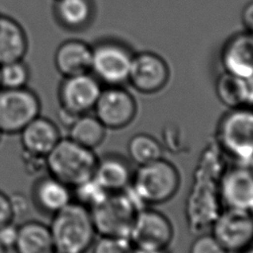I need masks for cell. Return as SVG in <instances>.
<instances>
[{"label": "cell", "instance_id": "cell-1", "mask_svg": "<svg viewBox=\"0 0 253 253\" xmlns=\"http://www.w3.org/2000/svg\"><path fill=\"white\" fill-rule=\"evenodd\" d=\"M49 229L58 253H86L97 234L90 211L74 201L51 216Z\"/></svg>", "mask_w": 253, "mask_h": 253}, {"label": "cell", "instance_id": "cell-2", "mask_svg": "<svg viewBox=\"0 0 253 253\" xmlns=\"http://www.w3.org/2000/svg\"><path fill=\"white\" fill-rule=\"evenodd\" d=\"M144 205L130 186L110 193L105 200L90 210L92 221L100 236L129 237L137 213Z\"/></svg>", "mask_w": 253, "mask_h": 253}, {"label": "cell", "instance_id": "cell-3", "mask_svg": "<svg viewBox=\"0 0 253 253\" xmlns=\"http://www.w3.org/2000/svg\"><path fill=\"white\" fill-rule=\"evenodd\" d=\"M98 156L68 136L61 137L45 157L47 174L73 188L93 177Z\"/></svg>", "mask_w": 253, "mask_h": 253}, {"label": "cell", "instance_id": "cell-4", "mask_svg": "<svg viewBox=\"0 0 253 253\" xmlns=\"http://www.w3.org/2000/svg\"><path fill=\"white\" fill-rule=\"evenodd\" d=\"M180 182L176 166L162 157L140 165L132 175L129 186L143 205H159L176 195Z\"/></svg>", "mask_w": 253, "mask_h": 253}, {"label": "cell", "instance_id": "cell-5", "mask_svg": "<svg viewBox=\"0 0 253 253\" xmlns=\"http://www.w3.org/2000/svg\"><path fill=\"white\" fill-rule=\"evenodd\" d=\"M217 137L228 156L247 166L253 160V110L244 106L230 109L219 122Z\"/></svg>", "mask_w": 253, "mask_h": 253}, {"label": "cell", "instance_id": "cell-6", "mask_svg": "<svg viewBox=\"0 0 253 253\" xmlns=\"http://www.w3.org/2000/svg\"><path fill=\"white\" fill-rule=\"evenodd\" d=\"M41 99L32 89L0 88L1 133L19 134L30 122L41 115Z\"/></svg>", "mask_w": 253, "mask_h": 253}, {"label": "cell", "instance_id": "cell-7", "mask_svg": "<svg viewBox=\"0 0 253 253\" xmlns=\"http://www.w3.org/2000/svg\"><path fill=\"white\" fill-rule=\"evenodd\" d=\"M132 51L116 41H103L92 46L91 73L109 86H121L128 80Z\"/></svg>", "mask_w": 253, "mask_h": 253}, {"label": "cell", "instance_id": "cell-8", "mask_svg": "<svg viewBox=\"0 0 253 253\" xmlns=\"http://www.w3.org/2000/svg\"><path fill=\"white\" fill-rule=\"evenodd\" d=\"M174 236L170 219L161 211L143 208L139 211L129 233L134 248L163 251Z\"/></svg>", "mask_w": 253, "mask_h": 253}, {"label": "cell", "instance_id": "cell-9", "mask_svg": "<svg viewBox=\"0 0 253 253\" xmlns=\"http://www.w3.org/2000/svg\"><path fill=\"white\" fill-rule=\"evenodd\" d=\"M227 253H238L253 243V220L248 211L226 208L212 223V233Z\"/></svg>", "mask_w": 253, "mask_h": 253}, {"label": "cell", "instance_id": "cell-10", "mask_svg": "<svg viewBox=\"0 0 253 253\" xmlns=\"http://www.w3.org/2000/svg\"><path fill=\"white\" fill-rule=\"evenodd\" d=\"M93 110L106 128L120 129L134 120L137 104L131 93L122 85L110 86L102 89Z\"/></svg>", "mask_w": 253, "mask_h": 253}, {"label": "cell", "instance_id": "cell-11", "mask_svg": "<svg viewBox=\"0 0 253 253\" xmlns=\"http://www.w3.org/2000/svg\"><path fill=\"white\" fill-rule=\"evenodd\" d=\"M101 91V82L91 72L63 77L57 90L59 108L77 116L87 114Z\"/></svg>", "mask_w": 253, "mask_h": 253}, {"label": "cell", "instance_id": "cell-12", "mask_svg": "<svg viewBox=\"0 0 253 253\" xmlns=\"http://www.w3.org/2000/svg\"><path fill=\"white\" fill-rule=\"evenodd\" d=\"M169 76L168 64L160 55L142 51L133 55L127 82L140 93L153 94L166 86Z\"/></svg>", "mask_w": 253, "mask_h": 253}, {"label": "cell", "instance_id": "cell-13", "mask_svg": "<svg viewBox=\"0 0 253 253\" xmlns=\"http://www.w3.org/2000/svg\"><path fill=\"white\" fill-rule=\"evenodd\" d=\"M219 195L226 208L249 211L253 208V170L240 164L229 169L221 176Z\"/></svg>", "mask_w": 253, "mask_h": 253}, {"label": "cell", "instance_id": "cell-14", "mask_svg": "<svg viewBox=\"0 0 253 253\" xmlns=\"http://www.w3.org/2000/svg\"><path fill=\"white\" fill-rule=\"evenodd\" d=\"M72 201V188L47 173L38 177L32 185L31 202L45 215L52 216Z\"/></svg>", "mask_w": 253, "mask_h": 253}, {"label": "cell", "instance_id": "cell-15", "mask_svg": "<svg viewBox=\"0 0 253 253\" xmlns=\"http://www.w3.org/2000/svg\"><path fill=\"white\" fill-rule=\"evenodd\" d=\"M220 60L224 71L240 78L253 75V33L242 32L224 43Z\"/></svg>", "mask_w": 253, "mask_h": 253}, {"label": "cell", "instance_id": "cell-16", "mask_svg": "<svg viewBox=\"0 0 253 253\" xmlns=\"http://www.w3.org/2000/svg\"><path fill=\"white\" fill-rule=\"evenodd\" d=\"M23 152L46 157L62 137L58 126L50 119L38 116L20 132Z\"/></svg>", "mask_w": 253, "mask_h": 253}, {"label": "cell", "instance_id": "cell-17", "mask_svg": "<svg viewBox=\"0 0 253 253\" xmlns=\"http://www.w3.org/2000/svg\"><path fill=\"white\" fill-rule=\"evenodd\" d=\"M92 46L80 40L61 42L54 53V65L63 76L91 72Z\"/></svg>", "mask_w": 253, "mask_h": 253}, {"label": "cell", "instance_id": "cell-18", "mask_svg": "<svg viewBox=\"0 0 253 253\" xmlns=\"http://www.w3.org/2000/svg\"><path fill=\"white\" fill-rule=\"evenodd\" d=\"M132 172L126 158L118 154H107L98 157L94 179L109 193L126 189L132 179Z\"/></svg>", "mask_w": 253, "mask_h": 253}, {"label": "cell", "instance_id": "cell-19", "mask_svg": "<svg viewBox=\"0 0 253 253\" xmlns=\"http://www.w3.org/2000/svg\"><path fill=\"white\" fill-rule=\"evenodd\" d=\"M13 249L16 253L54 252L49 225L36 219L18 225V236Z\"/></svg>", "mask_w": 253, "mask_h": 253}, {"label": "cell", "instance_id": "cell-20", "mask_svg": "<svg viewBox=\"0 0 253 253\" xmlns=\"http://www.w3.org/2000/svg\"><path fill=\"white\" fill-rule=\"evenodd\" d=\"M28 39L23 27L13 18L0 14V65L24 59Z\"/></svg>", "mask_w": 253, "mask_h": 253}, {"label": "cell", "instance_id": "cell-21", "mask_svg": "<svg viewBox=\"0 0 253 253\" xmlns=\"http://www.w3.org/2000/svg\"><path fill=\"white\" fill-rule=\"evenodd\" d=\"M94 6L92 0H55L54 16L65 29L79 31L92 21Z\"/></svg>", "mask_w": 253, "mask_h": 253}, {"label": "cell", "instance_id": "cell-22", "mask_svg": "<svg viewBox=\"0 0 253 253\" xmlns=\"http://www.w3.org/2000/svg\"><path fill=\"white\" fill-rule=\"evenodd\" d=\"M106 127L95 115H80L67 128L68 137L90 149L98 147L105 139Z\"/></svg>", "mask_w": 253, "mask_h": 253}, {"label": "cell", "instance_id": "cell-23", "mask_svg": "<svg viewBox=\"0 0 253 253\" xmlns=\"http://www.w3.org/2000/svg\"><path fill=\"white\" fill-rule=\"evenodd\" d=\"M127 153L129 158L140 166L162 158L163 147L152 135L139 132L128 140Z\"/></svg>", "mask_w": 253, "mask_h": 253}, {"label": "cell", "instance_id": "cell-24", "mask_svg": "<svg viewBox=\"0 0 253 253\" xmlns=\"http://www.w3.org/2000/svg\"><path fill=\"white\" fill-rule=\"evenodd\" d=\"M215 93L220 103L229 109L245 106L243 78L223 71L216 79Z\"/></svg>", "mask_w": 253, "mask_h": 253}, {"label": "cell", "instance_id": "cell-25", "mask_svg": "<svg viewBox=\"0 0 253 253\" xmlns=\"http://www.w3.org/2000/svg\"><path fill=\"white\" fill-rule=\"evenodd\" d=\"M30 68L24 59L7 62L0 65L1 88L27 87L30 80Z\"/></svg>", "mask_w": 253, "mask_h": 253}, {"label": "cell", "instance_id": "cell-26", "mask_svg": "<svg viewBox=\"0 0 253 253\" xmlns=\"http://www.w3.org/2000/svg\"><path fill=\"white\" fill-rule=\"evenodd\" d=\"M73 199L76 203L84 206L89 211L100 204L110 194L107 192L94 177L82 182L81 184L72 188Z\"/></svg>", "mask_w": 253, "mask_h": 253}, {"label": "cell", "instance_id": "cell-27", "mask_svg": "<svg viewBox=\"0 0 253 253\" xmlns=\"http://www.w3.org/2000/svg\"><path fill=\"white\" fill-rule=\"evenodd\" d=\"M91 249L92 253H133L135 248L128 237L100 236L94 240Z\"/></svg>", "mask_w": 253, "mask_h": 253}, {"label": "cell", "instance_id": "cell-28", "mask_svg": "<svg viewBox=\"0 0 253 253\" xmlns=\"http://www.w3.org/2000/svg\"><path fill=\"white\" fill-rule=\"evenodd\" d=\"M189 253H227L212 234L199 235L192 243Z\"/></svg>", "mask_w": 253, "mask_h": 253}, {"label": "cell", "instance_id": "cell-29", "mask_svg": "<svg viewBox=\"0 0 253 253\" xmlns=\"http://www.w3.org/2000/svg\"><path fill=\"white\" fill-rule=\"evenodd\" d=\"M18 236V224L14 221L8 222L0 227V243L7 250L13 249Z\"/></svg>", "mask_w": 253, "mask_h": 253}, {"label": "cell", "instance_id": "cell-30", "mask_svg": "<svg viewBox=\"0 0 253 253\" xmlns=\"http://www.w3.org/2000/svg\"><path fill=\"white\" fill-rule=\"evenodd\" d=\"M14 219L15 215L10 197L0 190V227L8 222L14 221Z\"/></svg>", "mask_w": 253, "mask_h": 253}, {"label": "cell", "instance_id": "cell-31", "mask_svg": "<svg viewBox=\"0 0 253 253\" xmlns=\"http://www.w3.org/2000/svg\"><path fill=\"white\" fill-rule=\"evenodd\" d=\"M23 161L27 171L31 174H37L45 170V157L23 152Z\"/></svg>", "mask_w": 253, "mask_h": 253}, {"label": "cell", "instance_id": "cell-32", "mask_svg": "<svg viewBox=\"0 0 253 253\" xmlns=\"http://www.w3.org/2000/svg\"><path fill=\"white\" fill-rule=\"evenodd\" d=\"M9 197H10V201H11V205L13 208L15 218L17 216H21V215L25 214L29 209L27 198L23 194H20V193H15Z\"/></svg>", "mask_w": 253, "mask_h": 253}, {"label": "cell", "instance_id": "cell-33", "mask_svg": "<svg viewBox=\"0 0 253 253\" xmlns=\"http://www.w3.org/2000/svg\"><path fill=\"white\" fill-rule=\"evenodd\" d=\"M242 22L246 31L253 33V1L244 6L242 11Z\"/></svg>", "mask_w": 253, "mask_h": 253}, {"label": "cell", "instance_id": "cell-34", "mask_svg": "<svg viewBox=\"0 0 253 253\" xmlns=\"http://www.w3.org/2000/svg\"><path fill=\"white\" fill-rule=\"evenodd\" d=\"M244 80V94L245 106H253V75L243 78Z\"/></svg>", "mask_w": 253, "mask_h": 253}, {"label": "cell", "instance_id": "cell-35", "mask_svg": "<svg viewBox=\"0 0 253 253\" xmlns=\"http://www.w3.org/2000/svg\"><path fill=\"white\" fill-rule=\"evenodd\" d=\"M133 253H163V251H157V250H146V249H138L135 248Z\"/></svg>", "mask_w": 253, "mask_h": 253}, {"label": "cell", "instance_id": "cell-36", "mask_svg": "<svg viewBox=\"0 0 253 253\" xmlns=\"http://www.w3.org/2000/svg\"><path fill=\"white\" fill-rule=\"evenodd\" d=\"M238 253H253V243L251 245H249L247 248H245L244 250H242Z\"/></svg>", "mask_w": 253, "mask_h": 253}, {"label": "cell", "instance_id": "cell-37", "mask_svg": "<svg viewBox=\"0 0 253 253\" xmlns=\"http://www.w3.org/2000/svg\"><path fill=\"white\" fill-rule=\"evenodd\" d=\"M7 251H8V250H7L5 247H3L2 244L0 243V253H7Z\"/></svg>", "mask_w": 253, "mask_h": 253}, {"label": "cell", "instance_id": "cell-38", "mask_svg": "<svg viewBox=\"0 0 253 253\" xmlns=\"http://www.w3.org/2000/svg\"><path fill=\"white\" fill-rule=\"evenodd\" d=\"M247 166H249V167H250V168L253 170V160H252V161H251V162H250V163H249Z\"/></svg>", "mask_w": 253, "mask_h": 253}, {"label": "cell", "instance_id": "cell-39", "mask_svg": "<svg viewBox=\"0 0 253 253\" xmlns=\"http://www.w3.org/2000/svg\"><path fill=\"white\" fill-rule=\"evenodd\" d=\"M249 212H250V215H251V218H252V220H253V208L249 211Z\"/></svg>", "mask_w": 253, "mask_h": 253}, {"label": "cell", "instance_id": "cell-40", "mask_svg": "<svg viewBox=\"0 0 253 253\" xmlns=\"http://www.w3.org/2000/svg\"><path fill=\"white\" fill-rule=\"evenodd\" d=\"M2 135H3V134H2V133H1V131H0V141H1V137H2Z\"/></svg>", "mask_w": 253, "mask_h": 253}, {"label": "cell", "instance_id": "cell-41", "mask_svg": "<svg viewBox=\"0 0 253 253\" xmlns=\"http://www.w3.org/2000/svg\"><path fill=\"white\" fill-rule=\"evenodd\" d=\"M52 253H58V252H56V251H54V252H52Z\"/></svg>", "mask_w": 253, "mask_h": 253}, {"label": "cell", "instance_id": "cell-42", "mask_svg": "<svg viewBox=\"0 0 253 253\" xmlns=\"http://www.w3.org/2000/svg\"><path fill=\"white\" fill-rule=\"evenodd\" d=\"M0 88H1V84H0Z\"/></svg>", "mask_w": 253, "mask_h": 253}]
</instances>
